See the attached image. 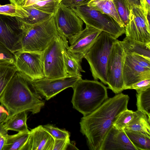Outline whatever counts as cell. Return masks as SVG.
Wrapping results in <instances>:
<instances>
[{"label":"cell","mask_w":150,"mask_h":150,"mask_svg":"<svg viewBox=\"0 0 150 150\" xmlns=\"http://www.w3.org/2000/svg\"><path fill=\"white\" fill-rule=\"evenodd\" d=\"M72 88L73 108L83 116L92 112L109 98L107 88L98 81L81 79Z\"/></svg>","instance_id":"cell-4"},{"label":"cell","mask_w":150,"mask_h":150,"mask_svg":"<svg viewBox=\"0 0 150 150\" xmlns=\"http://www.w3.org/2000/svg\"><path fill=\"white\" fill-rule=\"evenodd\" d=\"M87 5L113 18L122 27H124L115 8L113 0H91Z\"/></svg>","instance_id":"cell-19"},{"label":"cell","mask_w":150,"mask_h":150,"mask_svg":"<svg viewBox=\"0 0 150 150\" xmlns=\"http://www.w3.org/2000/svg\"><path fill=\"white\" fill-rule=\"evenodd\" d=\"M68 42L65 43L63 56L65 70L67 75L82 77L81 72H85L81 66V62L75 57L68 50Z\"/></svg>","instance_id":"cell-20"},{"label":"cell","mask_w":150,"mask_h":150,"mask_svg":"<svg viewBox=\"0 0 150 150\" xmlns=\"http://www.w3.org/2000/svg\"><path fill=\"white\" fill-rule=\"evenodd\" d=\"M86 25L106 32L117 39L125 33V28L112 17L93 9L87 4L71 8Z\"/></svg>","instance_id":"cell-6"},{"label":"cell","mask_w":150,"mask_h":150,"mask_svg":"<svg viewBox=\"0 0 150 150\" xmlns=\"http://www.w3.org/2000/svg\"><path fill=\"white\" fill-rule=\"evenodd\" d=\"M121 42L126 55L137 54L150 60V43H143L126 36Z\"/></svg>","instance_id":"cell-18"},{"label":"cell","mask_w":150,"mask_h":150,"mask_svg":"<svg viewBox=\"0 0 150 150\" xmlns=\"http://www.w3.org/2000/svg\"><path fill=\"white\" fill-rule=\"evenodd\" d=\"M59 34L69 40L83 30V22L71 8L61 3L54 15Z\"/></svg>","instance_id":"cell-11"},{"label":"cell","mask_w":150,"mask_h":150,"mask_svg":"<svg viewBox=\"0 0 150 150\" xmlns=\"http://www.w3.org/2000/svg\"><path fill=\"white\" fill-rule=\"evenodd\" d=\"M18 18L23 30L21 44L23 51L43 52L58 35L54 15L34 24L27 22L24 19Z\"/></svg>","instance_id":"cell-3"},{"label":"cell","mask_w":150,"mask_h":150,"mask_svg":"<svg viewBox=\"0 0 150 150\" xmlns=\"http://www.w3.org/2000/svg\"><path fill=\"white\" fill-rule=\"evenodd\" d=\"M150 118L147 115L137 110L124 129L139 131L150 136Z\"/></svg>","instance_id":"cell-21"},{"label":"cell","mask_w":150,"mask_h":150,"mask_svg":"<svg viewBox=\"0 0 150 150\" xmlns=\"http://www.w3.org/2000/svg\"><path fill=\"white\" fill-rule=\"evenodd\" d=\"M133 145L137 150H150V136L141 132L124 129Z\"/></svg>","instance_id":"cell-25"},{"label":"cell","mask_w":150,"mask_h":150,"mask_svg":"<svg viewBox=\"0 0 150 150\" xmlns=\"http://www.w3.org/2000/svg\"><path fill=\"white\" fill-rule=\"evenodd\" d=\"M27 112L17 113L6 120L4 123L5 128L8 131L13 130L18 132H28L27 124Z\"/></svg>","instance_id":"cell-22"},{"label":"cell","mask_w":150,"mask_h":150,"mask_svg":"<svg viewBox=\"0 0 150 150\" xmlns=\"http://www.w3.org/2000/svg\"><path fill=\"white\" fill-rule=\"evenodd\" d=\"M0 15L23 19L28 16V12L22 6L11 3L0 5Z\"/></svg>","instance_id":"cell-26"},{"label":"cell","mask_w":150,"mask_h":150,"mask_svg":"<svg viewBox=\"0 0 150 150\" xmlns=\"http://www.w3.org/2000/svg\"><path fill=\"white\" fill-rule=\"evenodd\" d=\"M102 31L90 26L86 27L79 33L69 40L68 51L81 62Z\"/></svg>","instance_id":"cell-14"},{"label":"cell","mask_w":150,"mask_h":150,"mask_svg":"<svg viewBox=\"0 0 150 150\" xmlns=\"http://www.w3.org/2000/svg\"><path fill=\"white\" fill-rule=\"evenodd\" d=\"M23 150H52L54 139L39 125L31 129Z\"/></svg>","instance_id":"cell-17"},{"label":"cell","mask_w":150,"mask_h":150,"mask_svg":"<svg viewBox=\"0 0 150 150\" xmlns=\"http://www.w3.org/2000/svg\"><path fill=\"white\" fill-rule=\"evenodd\" d=\"M137 150L124 130L118 129L113 125L108 131L100 150Z\"/></svg>","instance_id":"cell-16"},{"label":"cell","mask_w":150,"mask_h":150,"mask_svg":"<svg viewBox=\"0 0 150 150\" xmlns=\"http://www.w3.org/2000/svg\"><path fill=\"white\" fill-rule=\"evenodd\" d=\"M24 76L33 91L40 98H44L46 100H49L67 88H72L82 79L81 76L67 75L57 78L45 77L33 81Z\"/></svg>","instance_id":"cell-9"},{"label":"cell","mask_w":150,"mask_h":150,"mask_svg":"<svg viewBox=\"0 0 150 150\" xmlns=\"http://www.w3.org/2000/svg\"><path fill=\"white\" fill-rule=\"evenodd\" d=\"M7 115L5 113H0V123H4Z\"/></svg>","instance_id":"cell-42"},{"label":"cell","mask_w":150,"mask_h":150,"mask_svg":"<svg viewBox=\"0 0 150 150\" xmlns=\"http://www.w3.org/2000/svg\"><path fill=\"white\" fill-rule=\"evenodd\" d=\"M0 103L8 112L6 120L17 113L24 111L30 112L33 114H37L45 104L42 99L31 88L23 75L18 71L1 95Z\"/></svg>","instance_id":"cell-2"},{"label":"cell","mask_w":150,"mask_h":150,"mask_svg":"<svg viewBox=\"0 0 150 150\" xmlns=\"http://www.w3.org/2000/svg\"><path fill=\"white\" fill-rule=\"evenodd\" d=\"M150 88V79L142 80L133 84L130 89H134L138 93Z\"/></svg>","instance_id":"cell-34"},{"label":"cell","mask_w":150,"mask_h":150,"mask_svg":"<svg viewBox=\"0 0 150 150\" xmlns=\"http://www.w3.org/2000/svg\"><path fill=\"white\" fill-rule=\"evenodd\" d=\"M17 71L14 64L5 60H0V98Z\"/></svg>","instance_id":"cell-23"},{"label":"cell","mask_w":150,"mask_h":150,"mask_svg":"<svg viewBox=\"0 0 150 150\" xmlns=\"http://www.w3.org/2000/svg\"><path fill=\"white\" fill-rule=\"evenodd\" d=\"M43 52L21 50L14 53L18 71L28 79L34 81L45 77L42 60Z\"/></svg>","instance_id":"cell-10"},{"label":"cell","mask_w":150,"mask_h":150,"mask_svg":"<svg viewBox=\"0 0 150 150\" xmlns=\"http://www.w3.org/2000/svg\"><path fill=\"white\" fill-rule=\"evenodd\" d=\"M59 3H60L62 0H56Z\"/></svg>","instance_id":"cell-45"},{"label":"cell","mask_w":150,"mask_h":150,"mask_svg":"<svg viewBox=\"0 0 150 150\" xmlns=\"http://www.w3.org/2000/svg\"><path fill=\"white\" fill-rule=\"evenodd\" d=\"M117 39L109 34L102 31L84 56L90 67L94 80L99 79L107 85L106 67L113 44Z\"/></svg>","instance_id":"cell-5"},{"label":"cell","mask_w":150,"mask_h":150,"mask_svg":"<svg viewBox=\"0 0 150 150\" xmlns=\"http://www.w3.org/2000/svg\"><path fill=\"white\" fill-rule=\"evenodd\" d=\"M42 126L54 139H70L69 132L67 131L60 129L50 125Z\"/></svg>","instance_id":"cell-32"},{"label":"cell","mask_w":150,"mask_h":150,"mask_svg":"<svg viewBox=\"0 0 150 150\" xmlns=\"http://www.w3.org/2000/svg\"><path fill=\"white\" fill-rule=\"evenodd\" d=\"M126 56L121 41L117 40L112 47L106 67L108 88L116 94L124 90L122 71Z\"/></svg>","instance_id":"cell-8"},{"label":"cell","mask_w":150,"mask_h":150,"mask_svg":"<svg viewBox=\"0 0 150 150\" xmlns=\"http://www.w3.org/2000/svg\"><path fill=\"white\" fill-rule=\"evenodd\" d=\"M91 0H62L60 3L70 8L87 4Z\"/></svg>","instance_id":"cell-37"},{"label":"cell","mask_w":150,"mask_h":150,"mask_svg":"<svg viewBox=\"0 0 150 150\" xmlns=\"http://www.w3.org/2000/svg\"><path fill=\"white\" fill-rule=\"evenodd\" d=\"M23 7L27 11L28 15V18L24 19L30 24H34L39 23L47 19L52 16L43 12L32 6Z\"/></svg>","instance_id":"cell-28"},{"label":"cell","mask_w":150,"mask_h":150,"mask_svg":"<svg viewBox=\"0 0 150 150\" xmlns=\"http://www.w3.org/2000/svg\"><path fill=\"white\" fill-rule=\"evenodd\" d=\"M135 112L127 109L123 111L118 116L113 124L116 128L124 130L133 117Z\"/></svg>","instance_id":"cell-31"},{"label":"cell","mask_w":150,"mask_h":150,"mask_svg":"<svg viewBox=\"0 0 150 150\" xmlns=\"http://www.w3.org/2000/svg\"><path fill=\"white\" fill-rule=\"evenodd\" d=\"M23 32L17 17L0 15V42L13 53L22 50Z\"/></svg>","instance_id":"cell-13"},{"label":"cell","mask_w":150,"mask_h":150,"mask_svg":"<svg viewBox=\"0 0 150 150\" xmlns=\"http://www.w3.org/2000/svg\"><path fill=\"white\" fill-rule=\"evenodd\" d=\"M71 144L70 139H54L52 150H67Z\"/></svg>","instance_id":"cell-35"},{"label":"cell","mask_w":150,"mask_h":150,"mask_svg":"<svg viewBox=\"0 0 150 150\" xmlns=\"http://www.w3.org/2000/svg\"><path fill=\"white\" fill-rule=\"evenodd\" d=\"M130 7L132 6L133 5H140L139 0H125Z\"/></svg>","instance_id":"cell-41"},{"label":"cell","mask_w":150,"mask_h":150,"mask_svg":"<svg viewBox=\"0 0 150 150\" xmlns=\"http://www.w3.org/2000/svg\"><path fill=\"white\" fill-rule=\"evenodd\" d=\"M129 55L132 59L140 66L150 68V60L137 54H132Z\"/></svg>","instance_id":"cell-36"},{"label":"cell","mask_w":150,"mask_h":150,"mask_svg":"<svg viewBox=\"0 0 150 150\" xmlns=\"http://www.w3.org/2000/svg\"><path fill=\"white\" fill-rule=\"evenodd\" d=\"M8 131L5 128L4 123H0V150H3L8 134Z\"/></svg>","instance_id":"cell-38"},{"label":"cell","mask_w":150,"mask_h":150,"mask_svg":"<svg viewBox=\"0 0 150 150\" xmlns=\"http://www.w3.org/2000/svg\"><path fill=\"white\" fill-rule=\"evenodd\" d=\"M28 132H20L8 135L3 150H23L30 136Z\"/></svg>","instance_id":"cell-24"},{"label":"cell","mask_w":150,"mask_h":150,"mask_svg":"<svg viewBox=\"0 0 150 150\" xmlns=\"http://www.w3.org/2000/svg\"><path fill=\"white\" fill-rule=\"evenodd\" d=\"M5 113L8 115V112L5 108L2 105H0V113ZM7 115V116H8Z\"/></svg>","instance_id":"cell-43"},{"label":"cell","mask_w":150,"mask_h":150,"mask_svg":"<svg viewBox=\"0 0 150 150\" xmlns=\"http://www.w3.org/2000/svg\"><path fill=\"white\" fill-rule=\"evenodd\" d=\"M59 3L56 0H41L31 6L43 12L53 15L56 12Z\"/></svg>","instance_id":"cell-30"},{"label":"cell","mask_w":150,"mask_h":150,"mask_svg":"<svg viewBox=\"0 0 150 150\" xmlns=\"http://www.w3.org/2000/svg\"><path fill=\"white\" fill-rule=\"evenodd\" d=\"M11 3L23 6L26 0H9Z\"/></svg>","instance_id":"cell-40"},{"label":"cell","mask_w":150,"mask_h":150,"mask_svg":"<svg viewBox=\"0 0 150 150\" xmlns=\"http://www.w3.org/2000/svg\"><path fill=\"white\" fill-rule=\"evenodd\" d=\"M122 78L124 89H130L133 84L143 80L150 79V68L140 66L130 55H126L123 67Z\"/></svg>","instance_id":"cell-15"},{"label":"cell","mask_w":150,"mask_h":150,"mask_svg":"<svg viewBox=\"0 0 150 150\" xmlns=\"http://www.w3.org/2000/svg\"><path fill=\"white\" fill-rule=\"evenodd\" d=\"M41 0H26L22 7H25L33 5Z\"/></svg>","instance_id":"cell-39"},{"label":"cell","mask_w":150,"mask_h":150,"mask_svg":"<svg viewBox=\"0 0 150 150\" xmlns=\"http://www.w3.org/2000/svg\"><path fill=\"white\" fill-rule=\"evenodd\" d=\"M125 28L126 37L143 43H150V25L141 4L130 7L129 21Z\"/></svg>","instance_id":"cell-12"},{"label":"cell","mask_w":150,"mask_h":150,"mask_svg":"<svg viewBox=\"0 0 150 150\" xmlns=\"http://www.w3.org/2000/svg\"><path fill=\"white\" fill-rule=\"evenodd\" d=\"M67 40L58 34L43 52L42 60L45 77L53 78L67 76L65 70L63 56Z\"/></svg>","instance_id":"cell-7"},{"label":"cell","mask_w":150,"mask_h":150,"mask_svg":"<svg viewBox=\"0 0 150 150\" xmlns=\"http://www.w3.org/2000/svg\"><path fill=\"white\" fill-rule=\"evenodd\" d=\"M113 1L125 28L129 21L130 7L125 0H113Z\"/></svg>","instance_id":"cell-29"},{"label":"cell","mask_w":150,"mask_h":150,"mask_svg":"<svg viewBox=\"0 0 150 150\" xmlns=\"http://www.w3.org/2000/svg\"><path fill=\"white\" fill-rule=\"evenodd\" d=\"M137 110L146 114L150 118V88L136 94Z\"/></svg>","instance_id":"cell-27"},{"label":"cell","mask_w":150,"mask_h":150,"mask_svg":"<svg viewBox=\"0 0 150 150\" xmlns=\"http://www.w3.org/2000/svg\"><path fill=\"white\" fill-rule=\"evenodd\" d=\"M0 60H5L15 64L14 53L8 50L0 42Z\"/></svg>","instance_id":"cell-33"},{"label":"cell","mask_w":150,"mask_h":150,"mask_svg":"<svg viewBox=\"0 0 150 150\" xmlns=\"http://www.w3.org/2000/svg\"><path fill=\"white\" fill-rule=\"evenodd\" d=\"M128 95L122 93L108 98L90 114L83 116L79 123L80 132L86 138L91 150H100L108 131L120 114L127 109Z\"/></svg>","instance_id":"cell-1"},{"label":"cell","mask_w":150,"mask_h":150,"mask_svg":"<svg viewBox=\"0 0 150 150\" xmlns=\"http://www.w3.org/2000/svg\"><path fill=\"white\" fill-rule=\"evenodd\" d=\"M139 0V1H140V4H141L142 3V2L143 0Z\"/></svg>","instance_id":"cell-44"}]
</instances>
